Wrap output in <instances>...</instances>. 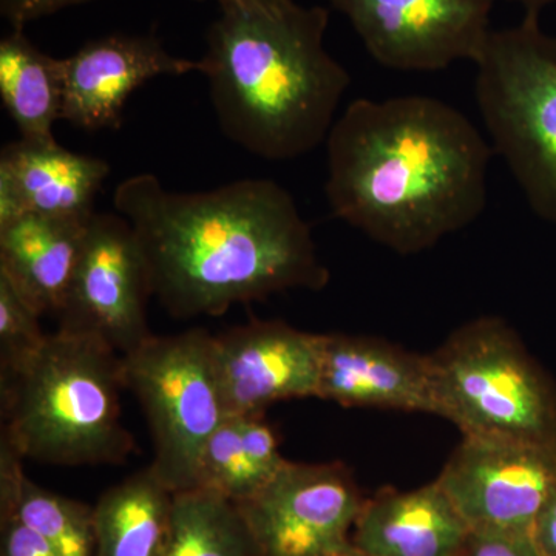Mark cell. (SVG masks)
Segmentation results:
<instances>
[{"label":"cell","instance_id":"cell-30","mask_svg":"<svg viewBox=\"0 0 556 556\" xmlns=\"http://www.w3.org/2000/svg\"><path fill=\"white\" fill-rule=\"evenodd\" d=\"M331 556H372V555L367 554V552L361 551V548L353 546V543H351V546H348L346 548H343V551H340V552H338V554H334Z\"/></svg>","mask_w":556,"mask_h":556},{"label":"cell","instance_id":"cell-24","mask_svg":"<svg viewBox=\"0 0 556 556\" xmlns=\"http://www.w3.org/2000/svg\"><path fill=\"white\" fill-rule=\"evenodd\" d=\"M0 556H61L39 533L9 511H0Z\"/></svg>","mask_w":556,"mask_h":556},{"label":"cell","instance_id":"cell-10","mask_svg":"<svg viewBox=\"0 0 556 556\" xmlns=\"http://www.w3.org/2000/svg\"><path fill=\"white\" fill-rule=\"evenodd\" d=\"M365 501L342 464L288 460L237 506L263 556H331L351 546Z\"/></svg>","mask_w":556,"mask_h":556},{"label":"cell","instance_id":"cell-22","mask_svg":"<svg viewBox=\"0 0 556 556\" xmlns=\"http://www.w3.org/2000/svg\"><path fill=\"white\" fill-rule=\"evenodd\" d=\"M164 556H263L239 506L192 489L175 493Z\"/></svg>","mask_w":556,"mask_h":556},{"label":"cell","instance_id":"cell-3","mask_svg":"<svg viewBox=\"0 0 556 556\" xmlns=\"http://www.w3.org/2000/svg\"><path fill=\"white\" fill-rule=\"evenodd\" d=\"M219 10L200 73L225 137L266 161L327 142L351 83L325 49L328 10L294 0Z\"/></svg>","mask_w":556,"mask_h":556},{"label":"cell","instance_id":"cell-19","mask_svg":"<svg viewBox=\"0 0 556 556\" xmlns=\"http://www.w3.org/2000/svg\"><path fill=\"white\" fill-rule=\"evenodd\" d=\"M287 463L265 415H230L203 450L195 489L244 503L268 485Z\"/></svg>","mask_w":556,"mask_h":556},{"label":"cell","instance_id":"cell-21","mask_svg":"<svg viewBox=\"0 0 556 556\" xmlns=\"http://www.w3.org/2000/svg\"><path fill=\"white\" fill-rule=\"evenodd\" d=\"M24 460L0 442V511L20 518L61 556H94L93 507L36 484L25 475Z\"/></svg>","mask_w":556,"mask_h":556},{"label":"cell","instance_id":"cell-25","mask_svg":"<svg viewBox=\"0 0 556 556\" xmlns=\"http://www.w3.org/2000/svg\"><path fill=\"white\" fill-rule=\"evenodd\" d=\"M459 556H540L529 535L470 532Z\"/></svg>","mask_w":556,"mask_h":556},{"label":"cell","instance_id":"cell-7","mask_svg":"<svg viewBox=\"0 0 556 556\" xmlns=\"http://www.w3.org/2000/svg\"><path fill=\"white\" fill-rule=\"evenodd\" d=\"M124 388L148 417L150 467L172 492L195 489L200 457L229 416L214 357V336L195 328L152 336L121 356Z\"/></svg>","mask_w":556,"mask_h":556},{"label":"cell","instance_id":"cell-28","mask_svg":"<svg viewBox=\"0 0 556 556\" xmlns=\"http://www.w3.org/2000/svg\"><path fill=\"white\" fill-rule=\"evenodd\" d=\"M508 2L519 3L526 10V13L540 14L541 11L551 5V3H555L556 0H508Z\"/></svg>","mask_w":556,"mask_h":556},{"label":"cell","instance_id":"cell-4","mask_svg":"<svg viewBox=\"0 0 556 556\" xmlns=\"http://www.w3.org/2000/svg\"><path fill=\"white\" fill-rule=\"evenodd\" d=\"M0 382L2 441L24 459L116 466L134 453L121 419L123 361L104 340L60 328Z\"/></svg>","mask_w":556,"mask_h":556},{"label":"cell","instance_id":"cell-8","mask_svg":"<svg viewBox=\"0 0 556 556\" xmlns=\"http://www.w3.org/2000/svg\"><path fill=\"white\" fill-rule=\"evenodd\" d=\"M437 482L470 532L530 536L556 490V442L464 437Z\"/></svg>","mask_w":556,"mask_h":556},{"label":"cell","instance_id":"cell-17","mask_svg":"<svg viewBox=\"0 0 556 556\" xmlns=\"http://www.w3.org/2000/svg\"><path fill=\"white\" fill-rule=\"evenodd\" d=\"M89 219L25 214L0 228V274L43 314H60Z\"/></svg>","mask_w":556,"mask_h":556},{"label":"cell","instance_id":"cell-27","mask_svg":"<svg viewBox=\"0 0 556 556\" xmlns=\"http://www.w3.org/2000/svg\"><path fill=\"white\" fill-rule=\"evenodd\" d=\"M540 556H556V490L546 501L530 530Z\"/></svg>","mask_w":556,"mask_h":556},{"label":"cell","instance_id":"cell-18","mask_svg":"<svg viewBox=\"0 0 556 556\" xmlns=\"http://www.w3.org/2000/svg\"><path fill=\"white\" fill-rule=\"evenodd\" d=\"M174 497L150 466L113 485L93 506L94 556H164Z\"/></svg>","mask_w":556,"mask_h":556},{"label":"cell","instance_id":"cell-2","mask_svg":"<svg viewBox=\"0 0 556 556\" xmlns=\"http://www.w3.org/2000/svg\"><path fill=\"white\" fill-rule=\"evenodd\" d=\"M325 144L332 214L397 254L437 247L484 212L492 146L447 102L362 98Z\"/></svg>","mask_w":556,"mask_h":556},{"label":"cell","instance_id":"cell-14","mask_svg":"<svg viewBox=\"0 0 556 556\" xmlns=\"http://www.w3.org/2000/svg\"><path fill=\"white\" fill-rule=\"evenodd\" d=\"M318 399L437 415L430 356L369 336L321 334Z\"/></svg>","mask_w":556,"mask_h":556},{"label":"cell","instance_id":"cell-12","mask_svg":"<svg viewBox=\"0 0 556 556\" xmlns=\"http://www.w3.org/2000/svg\"><path fill=\"white\" fill-rule=\"evenodd\" d=\"M321 334L280 320H252L214 336L219 386L230 415H265L277 402L317 397Z\"/></svg>","mask_w":556,"mask_h":556},{"label":"cell","instance_id":"cell-13","mask_svg":"<svg viewBox=\"0 0 556 556\" xmlns=\"http://www.w3.org/2000/svg\"><path fill=\"white\" fill-rule=\"evenodd\" d=\"M62 121L79 129H118L131 94L160 76L200 73L201 62L174 56L155 35H116L90 40L62 60Z\"/></svg>","mask_w":556,"mask_h":556},{"label":"cell","instance_id":"cell-15","mask_svg":"<svg viewBox=\"0 0 556 556\" xmlns=\"http://www.w3.org/2000/svg\"><path fill=\"white\" fill-rule=\"evenodd\" d=\"M109 174L108 161L58 141L10 142L0 155V228L25 214L89 219Z\"/></svg>","mask_w":556,"mask_h":556},{"label":"cell","instance_id":"cell-20","mask_svg":"<svg viewBox=\"0 0 556 556\" xmlns=\"http://www.w3.org/2000/svg\"><path fill=\"white\" fill-rule=\"evenodd\" d=\"M0 100L25 141H56L62 121V60L40 51L24 30L11 28L0 40Z\"/></svg>","mask_w":556,"mask_h":556},{"label":"cell","instance_id":"cell-29","mask_svg":"<svg viewBox=\"0 0 556 556\" xmlns=\"http://www.w3.org/2000/svg\"><path fill=\"white\" fill-rule=\"evenodd\" d=\"M195 2H217L219 9L236 5H252V3H269L277 2V0H195Z\"/></svg>","mask_w":556,"mask_h":556},{"label":"cell","instance_id":"cell-9","mask_svg":"<svg viewBox=\"0 0 556 556\" xmlns=\"http://www.w3.org/2000/svg\"><path fill=\"white\" fill-rule=\"evenodd\" d=\"M148 263L126 218L94 214L62 306L60 328L109 343L121 356L152 338Z\"/></svg>","mask_w":556,"mask_h":556},{"label":"cell","instance_id":"cell-11","mask_svg":"<svg viewBox=\"0 0 556 556\" xmlns=\"http://www.w3.org/2000/svg\"><path fill=\"white\" fill-rule=\"evenodd\" d=\"M383 67L438 72L478 60L496 0H329Z\"/></svg>","mask_w":556,"mask_h":556},{"label":"cell","instance_id":"cell-5","mask_svg":"<svg viewBox=\"0 0 556 556\" xmlns=\"http://www.w3.org/2000/svg\"><path fill=\"white\" fill-rule=\"evenodd\" d=\"M475 94L493 152L530 208L556 226V36L540 14L492 30L477 61Z\"/></svg>","mask_w":556,"mask_h":556},{"label":"cell","instance_id":"cell-26","mask_svg":"<svg viewBox=\"0 0 556 556\" xmlns=\"http://www.w3.org/2000/svg\"><path fill=\"white\" fill-rule=\"evenodd\" d=\"M94 0H0V14L11 28L24 30L25 25L72 7Z\"/></svg>","mask_w":556,"mask_h":556},{"label":"cell","instance_id":"cell-16","mask_svg":"<svg viewBox=\"0 0 556 556\" xmlns=\"http://www.w3.org/2000/svg\"><path fill=\"white\" fill-rule=\"evenodd\" d=\"M470 529L437 481L365 501L351 543L372 556H459Z\"/></svg>","mask_w":556,"mask_h":556},{"label":"cell","instance_id":"cell-6","mask_svg":"<svg viewBox=\"0 0 556 556\" xmlns=\"http://www.w3.org/2000/svg\"><path fill=\"white\" fill-rule=\"evenodd\" d=\"M437 416L463 437L556 442V391L503 318L479 317L430 354Z\"/></svg>","mask_w":556,"mask_h":556},{"label":"cell","instance_id":"cell-23","mask_svg":"<svg viewBox=\"0 0 556 556\" xmlns=\"http://www.w3.org/2000/svg\"><path fill=\"white\" fill-rule=\"evenodd\" d=\"M39 317L38 311L0 274V378L24 367L46 342L49 334L40 329Z\"/></svg>","mask_w":556,"mask_h":556},{"label":"cell","instance_id":"cell-1","mask_svg":"<svg viewBox=\"0 0 556 556\" xmlns=\"http://www.w3.org/2000/svg\"><path fill=\"white\" fill-rule=\"evenodd\" d=\"M113 206L137 236L152 294L174 317L222 316L239 303L328 285L308 223L273 179L174 192L137 174L119 182Z\"/></svg>","mask_w":556,"mask_h":556}]
</instances>
